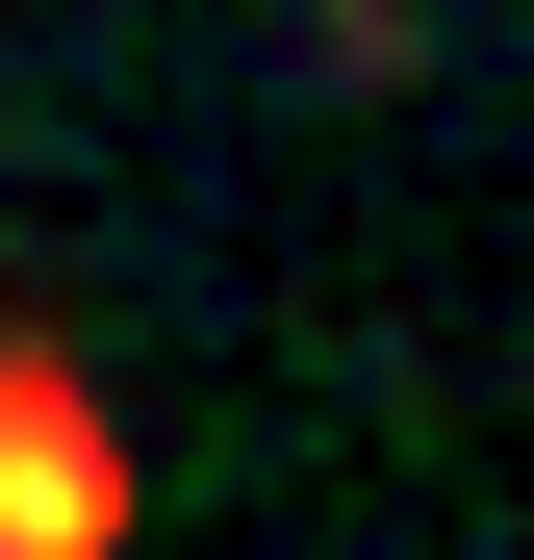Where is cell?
<instances>
[{"mask_svg":"<svg viewBox=\"0 0 534 560\" xmlns=\"http://www.w3.org/2000/svg\"><path fill=\"white\" fill-rule=\"evenodd\" d=\"M103 535H128V433L51 357H0V560H103Z\"/></svg>","mask_w":534,"mask_h":560,"instance_id":"obj_1","label":"cell"}]
</instances>
